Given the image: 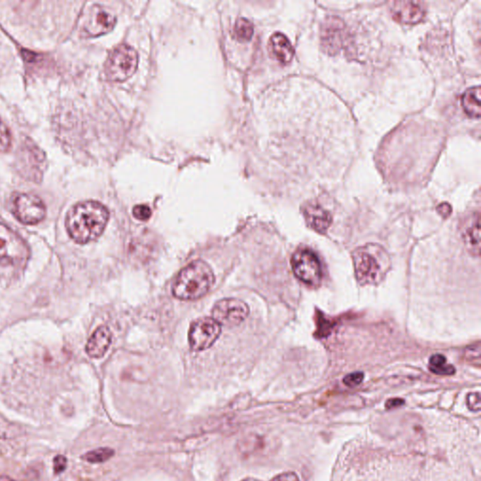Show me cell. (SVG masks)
I'll list each match as a JSON object with an SVG mask.
<instances>
[{"label":"cell","mask_w":481,"mask_h":481,"mask_svg":"<svg viewBox=\"0 0 481 481\" xmlns=\"http://www.w3.org/2000/svg\"><path fill=\"white\" fill-rule=\"evenodd\" d=\"M242 481H260L255 479H251V477H248V479L243 480Z\"/></svg>","instance_id":"obj_31"},{"label":"cell","mask_w":481,"mask_h":481,"mask_svg":"<svg viewBox=\"0 0 481 481\" xmlns=\"http://www.w3.org/2000/svg\"><path fill=\"white\" fill-rule=\"evenodd\" d=\"M437 211L439 213L441 216L444 217V219H446V217L451 216L452 208L451 206L448 204V203H442V204L438 206Z\"/></svg>","instance_id":"obj_27"},{"label":"cell","mask_w":481,"mask_h":481,"mask_svg":"<svg viewBox=\"0 0 481 481\" xmlns=\"http://www.w3.org/2000/svg\"><path fill=\"white\" fill-rule=\"evenodd\" d=\"M350 41V35L345 23L337 17H330L323 25L322 42L323 50L335 55L345 50Z\"/></svg>","instance_id":"obj_10"},{"label":"cell","mask_w":481,"mask_h":481,"mask_svg":"<svg viewBox=\"0 0 481 481\" xmlns=\"http://www.w3.org/2000/svg\"><path fill=\"white\" fill-rule=\"evenodd\" d=\"M405 403L402 400H399V399H393L388 400V402H386V408H394V407H398V406L402 405Z\"/></svg>","instance_id":"obj_29"},{"label":"cell","mask_w":481,"mask_h":481,"mask_svg":"<svg viewBox=\"0 0 481 481\" xmlns=\"http://www.w3.org/2000/svg\"><path fill=\"white\" fill-rule=\"evenodd\" d=\"M354 273L361 285L379 284L390 268V260L382 246L366 245L353 253Z\"/></svg>","instance_id":"obj_3"},{"label":"cell","mask_w":481,"mask_h":481,"mask_svg":"<svg viewBox=\"0 0 481 481\" xmlns=\"http://www.w3.org/2000/svg\"><path fill=\"white\" fill-rule=\"evenodd\" d=\"M11 146V134L10 129L0 120V153L10 150Z\"/></svg>","instance_id":"obj_21"},{"label":"cell","mask_w":481,"mask_h":481,"mask_svg":"<svg viewBox=\"0 0 481 481\" xmlns=\"http://www.w3.org/2000/svg\"><path fill=\"white\" fill-rule=\"evenodd\" d=\"M0 481H14V480L13 479H11L10 477L1 476L0 477Z\"/></svg>","instance_id":"obj_30"},{"label":"cell","mask_w":481,"mask_h":481,"mask_svg":"<svg viewBox=\"0 0 481 481\" xmlns=\"http://www.w3.org/2000/svg\"><path fill=\"white\" fill-rule=\"evenodd\" d=\"M271 55L282 64H289L293 60L294 50L290 40L282 33H274L269 41Z\"/></svg>","instance_id":"obj_15"},{"label":"cell","mask_w":481,"mask_h":481,"mask_svg":"<svg viewBox=\"0 0 481 481\" xmlns=\"http://www.w3.org/2000/svg\"><path fill=\"white\" fill-rule=\"evenodd\" d=\"M392 16L396 21L403 24H417L425 16V10L419 2L396 1L392 4Z\"/></svg>","instance_id":"obj_12"},{"label":"cell","mask_w":481,"mask_h":481,"mask_svg":"<svg viewBox=\"0 0 481 481\" xmlns=\"http://www.w3.org/2000/svg\"><path fill=\"white\" fill-rule=\"evenodd\" d=\"M271 481H299V479L294 473H284L279 475Z\"/></svg>","instance_id":"obj_28"},{"label":"cell","mask_w":481,"mask_h":481,"mask_svg":"<svg viewBox=\"0 0 481 481\" xmlns=\"http://www.w3.org/2000/svg\"><path fill=\"white\" fill-rule=\"evenodd\" d=\"M429 369L437 375H452L456 369L453 366L446 363V359L442 354H434L429 359Z\"/></svg>","instance_id":"obj_19"},{"label":"cell","mask_w":481,"mask_h":481,"mask_svg":"<svg viewBox=\"0 0 481 481\" xmlns=\"http://www.w3.org/2000/svg\"><path fill=\"white\" fill-rule=\"evenodd\" d=\"M139 64V55L133 47L120 45L111 52L105 64V74L112 82H122L133 76Z\"/></svg>","instance_id":"obj_5"},{"label":"cell","mask_w":481,"mask_h":481,"mask_svg":"<svg viewBox=\"0 0 481 481\" xmlns=\"http://www.w3.org/2000/svg\"><path fill=\"white\" fill-rule=\"evenodd\" d=\"M214 274L203 260H196L183 268L173 286L177 299L191 301L202 299L213 287Z\"/></svg>","instance_id":"obj_2"},{"label":"cell","mask_w":481,"mask_h":481,"mask_svg":"<svg viewBox=\"0 0 481 481\" xmlns=\"http://www.w3.org/2000/svg\"><path fill=\"white\" fill-rule=\"evenodd\" d=\"M112 340V335L107 326H100L91 337L86 346V352L93 359H101L107 353Z\"/></svg>","instance_id":"obj_14"},{"label":"cell","mask_w":481,"mask_h":481,"mask_svg":"<svg viewBox=\"0 0 481 481\" xmlns=\"http://www.w3.org/2000/svg\"><path fill=\"white\" fill-rule=\"evenodd\" d=\"M234 37L240 42H249L253 37L254 28L252 23L245 18L237 20L233 28Z\"/></svg>","instance_id":"obj_18"},{"label":"cell","mask_w":481,"mask_h":481,"mask_svg":"<svg viewBox=\"0 0 481 481\" xmlns=\"http://www.w3.org/2000/svg\"><path fill=\"white\" fill-rule=\"evenodd\" d=\"M13 214L23 224L36 225L45 219L47 208L35 195L18 194L13 199Z\"/></svg>","instance_id":"obj_7"},{"label":"cell","mask_w":481,"mask_h":481,"mask_svg":"<svg viewBox=\"0 0 481 481\" xmlns=\"http://www.w3.org/2000/svg\"><path fill=\"white\" fill-rule=\"evenodd\" d=\"M133 216L134 219L139 220V221H148L151 216V208L145 204L134 206Z\"/></svg>","instance_id":"obj_22"},{"label":"cell","mask_w":481,"mask_h":481,"mask_svg":"<svg viewBox=\"0 0 481 481\" xmlns=\"http://www.w3.org/2000/svg\"><path fill=\"white\" fill-rule=\"evenodd\" d=\"M480 87H472L463 93L462 98V105L465 112L468 116L474 119H479L480 117Z\"/></svg>","instance_id":"obj_16"},{"label":"cell","mask_w":481,"mask_h":481,"mask_svg":"<svg viewBox=\"0 0 481 481\" xmlns=\"http://www.w3.org/2000/svg\"><path fill=\"white\" fill-rule=\"evenodd\" d=\"M468 408L472 411L479 412L480 410V396L479 392L468 395Z\"/></svg>","instance_id":"obj_25"},{"label":"cell","mask_w":481,"mask_h":481,"mask_svg":"<svg viewBox=\"0 0 481 481\" xmlns=\"http://www.w3.org/2000/svg\"><path fill=\"white\" fill-rule=\"evenodd\" d=\"M116 25V16L101 7H93L85 24V33L91 37L103 35L112 30Z\"/></svg>","instance_id":"obj_11"},{"label":"cell","mask_w":481,"mask_h":481,"mask_svg":"<svg viewBox=\"0 0 481 481\" xmlns=\"http://www.w3.org/2000/svg\"><path fill=\"white\" fill-rule=\"evenodd\" d=\"M115 454V451L110 448H100L88 451L83 455L82 459L91 463H101L107 462Z\"/></svg>","instance_id":"obj_20"},{"label":"cell","mask_w":481,"mask_h":481,"mask_svg":"<svg viewBox=\"0 0 481 481\" xmlns=\"http://www.w3.org/2000/svg\"><path fill=\"white\" fill-rule=\"evenodd\" d=\"M363 379L364 374L362 372H354V373L347 375V376L343 379V383H344V385L349 386V388H354V386L360 385V383L363 382Z\"/></svg>","instance_id":"obj_24"},{"label":"cell","mask_w":481,"mask_h":481,"mask_svg":"<svg viewBox=\"0 0 481 481\" xmlns=\"http://www.w3.org/2000/svg\"><path fill=\"white\" fill-rule=\"evenodd\" d=\"M54 472L55 474L62 473L67 468V459L62 455H58L54 458Z\"/></svg>","instance_id":"obj_26"},{"label":"cell","mask_w":481,"mask_h":481,"mask_svg":"<svg viewBox=\"0 0 481 481\" xmlns=\"http://www.w3.org/2000/svg\"><path fill=\"white\" fill-rule=\"evenodd\" d=\"M221 333V325L213 318H202L192 323L189 330V345L192 350L199 352L210 348Z\"/></svg>","instance_id":"obj_8"},{"label":"cell","mask_w":481,"mask_h":481,"mask_svg":"<svg viewBox=\"0 0 481 481\" xmlns=\"http://www.w3.org/2000/svg\"><path fill=\"white\" fill-rule=\"evenodd\" d=\"M293 271L297 279L312 287H317L322 282V266L316 255L309 249H299L291 259Z\"/></svg>","instance_id":"obj_6"},{"label":"cell","mask_w":481,"mask_h":481,"mask_svg":"<svg viewBox=\"0 0 481 481\" xmlns=\"http://www.w3.org/2000/svg\"><path fill=\"white\" fill-rule=\"evenodd\" d=\"M306 224L318 233H325L332 224L331 214L322 206L308 203L303 209Z\"/></svg>","instance_id":"obj_13"},{"label":"cell","mask_w":481,"mask_h":481,"mask_svg":"<svg viewBox=\"0 0 481 481\" xmlns=\"http://www.w3.org/2000/svg\"><path fill=\"white\" fill-rule=\"evenodd\" d=\"M30 256V248L25 240L0 223V265H24Z\"/></svg>","instance_id":"obj_4"},{"label":"cell","mask_w":481,"mask_h":481,"mask_svg":"<svg viewBox=\"0 0 481 481\" xmlns=\"http://www.w3.org/2000/svg\"><path fill=\"white\" fill-rule=\"evenodd\" d=\"M110 213L102 203L80 202L69 211L66 216V228L71 238L80 245L93 242L104 233Z\"/></svg>","instance_id":"obj_1"},{"label":"cell","mask_w":481,"mask_h":481,"mask_svg":"<svg viewBox=\"0 0 481 481\" xmlns=\"http://www.w3.org/2000/svg\"><path fill=\"white\" fill-rule=\"evenodd\" d=\"M463 236L468 250L473 254L474 256H480V222L479 214H477V219L466 228Z\"/></svg>","instance_id":"obj_17"},{"label":"cell","mask_w":481,"mask_h":481,"mask_svg":"<svg viewBox=\"0 0 481 481\" xmlns=\"http://www.w3.org/2000/svg\"><path fill=\"white\" fill-rule=\"evenodd\" d=\"M213 319L220 325L233 328L248 318L249 308L243 301L228 299L219 301L213 308Z\"/></svg>","instance_id":"obj_9"},{"label":"cell","mask_w":481,"mask_h":481,"mask_svg":"<svg viewBox=\"0 0 481 481\" xmlns=\"http://www.w3.org/2000/svg\"><path fill=\"white\" fill-rule=\"evenodd\" d=\"M465 359L468 361H471V362L477 363V365H480V344L477 342V344L471 346L466 349L465 351Z\"/></svg>","instance_id":"obj_23"}]
</instances>
